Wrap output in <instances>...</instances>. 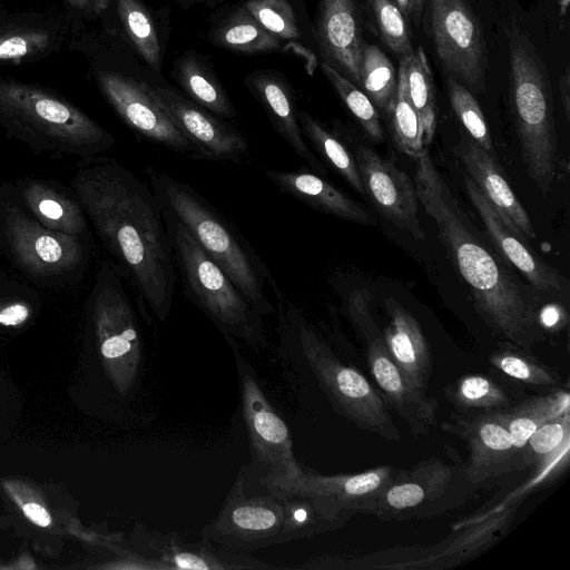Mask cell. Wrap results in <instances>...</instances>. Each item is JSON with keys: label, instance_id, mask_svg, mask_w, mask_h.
I'll return each instance as SVG.
<instances>
[{"label": "cell", "instance_id": "cell-18", "mask_svg": "<svg viewBox=\"0 0 570 570\" xmlns=\"http://www.w3.org/2000/svg\"><path fill=\"white\" fill-rule=\"evenodd\" d=\"M147 83V82H146ZM150 95L197 148L200 158L238 163L249 150L246 137L170 88L147 83Z\"/></svg>", "mask_w": 570, "mask_h": 570}, {"label": "cell", "instance_id": "cell-41", "mask_svg": "<svg viewBox=\"0 0 570 570\" xmlns=\"http://www.w3.org/2000/svg\"><path fill=\"white\" fill-rule=\"evenodd\" d=\"M382 41L401 58L414 49L407 18L394 0H368Z\"/></svg>", "mask_w": 570, "mask_h": 570}, {"label": "cell", "instance_id": "cell-6", "mask_svg": "<svg viewBox=\"0 0 570 570\" xmlns=\"http://www.w3.org/2000/svg\"><path fill=\"white\" fill-rule=\"evenodd\" d=\"M161 209L185 296L225 337L239 340L258 352L265 350L268 344L263 316L204 252L189 230L167 208L161 206Z\"/></svg>", "mask_w": 570, "mask_h": 570}, {"label": "cell", "instance_id": "cell-44", "mask_svg": "<svg viewBox=\"0 0 570 570\" xmlns=\"http://www.w3.org/2000/svg\"><path fill=\"white\" fill-rule=\"evenodd\" d=\"M29 316V308L22 303L8 304L0 309V324L14 326L23 323Z\"/></svg>", "mask_w": 570, "mask_h": 570}, {"label": "cell", "instance_id": "cell-19", "mask_svg": "<svg viewBox=\"0 0 570 570\" xmlns=\"http://www.w3.org/2000/svg\"><path fill=\"white\" fill-rule=\"evenodd\" d=\"M366 342L368 368L385 404L405 421L415 439L430 435L436 423L438 401L406 379L392 360L381 333Z\"/></svg>", "mask_w": 570, "mask_h": 570}, {"label": "cell", "instance_id": "cell-14", "mask_svg": "<svg viewBox=\"0 0 570 570\" xmlns=\"http://www.w3.org/2000/svg\"><path fill=\"white\" fill-rule=\"evenodd\" d=\"M442 426L466 442L469 460L463 469L474 487L488 488L503 475L527 469L500 410L472 417L455 416L452 424Z\"/></svg>", "mask_w": 570, "mask_h": 570}, {"label": "cell", "instance_id": "cell-48", "mask_svg": "<svg viewBox=\"0 0 570 570\" xmlns=\"http://www.w3.org/2000/svg\"><path fill=\"white\" fill-rule=\"evenodd\" d=\"M424 0H412V19L417 23L423 12Z\"/></svg>", "mask_w": 570, "mask_h": 570}, {"label": "cell", "instance_id": "cell-45", "mask_svg": "<svg viewBox=\"0 0 570 570\" xmlns=\"http://www.w3.org/2000/svg\"><path fill=\"white\" fill-rule=\"evenodd\" d=\"M24 514L36 524L47 527L51 522L48 511L37 503H27L23 507Z\"/></svg>", "mask_w": 570, "mask_h": 570}, {"label": "cell", "instance_id": "cell-3", "mask_svg": "<svg viewBox=\"0 0 570 570\" xmlns=\"http://www.w3.org/2000/svg\"><path fill=\"white\" fill-rule=\"evenodd\" d=\"M272 289L282 346L305 361L334 411L358 429L399 442L401 433L380 392L338 358L317 327L277 285Z\"/></svg>", "mask_w": 570, "mask_h": 570}, {"label": "cell", "instance_id": "cell-21", "mask_svg": "<svg viewBox=\"0 0 570 570\" xmlns=\"http://www.w3.org/2000/svg\"><path fill=\"white\" fill-rule=\"evenodd\" d=\"M314 38L326 63L361 86V26L354 0H317Z\"/></svg>", "mask_w": 570, "mask_h": 570}, {"label": "cell", "instance_id": "cell-12", "mask_svg": "<svg viewBox=\"0 0 570 570\" xmlns=\"http://www.w3.org/2000/svg\"><path fill=\"white\" fill-rule=\"evenodd\" d=\"M397 469L382 465L354 474L324 475L303 470L295 478L267 481L277 489L311 499L330 519L347 522L356 513H364L368 503L392 480Z\"/></svg>", "mask_w": 570, "mask_h": 570}, {"label": "cell", "instance_id": "cell-5", "mask_svg": "<svg viewBox=\"0 0 570 570\" xmlns=\"http://www.w3.org/2000/svg\"><path fill=\"white\" fill-rule=\"evenodd\" d=\"M0 126L37 151L96 157L114 136L63 97L31 82L0 76Z\"/></svg>", "mask_w": 570, "mask_h": 570}, {"label": "cell", "instance_id": "cell-4", "mask_svg": "<svg viewBox=\"0 0 570 570\" xmlns=\"http://www.w3.org/2000/svg\"><path fill=\"white\" fill-rule=\"evenodd\" d=\"M148 176L160 205L189 230L254 308L262 316L275 313L267 286L276 283L238 228L188 184L153 168L148 169Z\"/></svg>", "mask_w": 570, "mask_h": 570}, {"label": "cell", "instance_id": "cell-33", "mask_svg": "<svg viewBox=\"0 0 570 570\" xmlns=\"http://www.w3.org/2000/svg\"><path fill=\"white\" fill-rule=\"evenodd\" d=\"M297 117L304 137L311 141L324 163L330 165L353 189L364 194L355 158L341 139L325 129L307 111H297Z\"/></svg>", "mask_w": 570, "mask_h": 570}, {"label": "cell", "instance_id": "cell-43", "mask_svg": "<svg viewBox=\"0 0 570 570\" xmlns=\"http://www.w3.org/2000/svg\"><path fill=\"white\" fill-rule=\"evenodd\" d=\"M111 0H63L68 10L81 17L92 18L104 13Z\"/></svg>", "mask_w": 570, "mask_h": 570}, {"label": "cell", "instance_id": "cell-46", "mask_svg": "<svg viewBox=\"0 0 570 570\" xmlns=\"http://www.w3.org/2000/svg\"><path fill=\"white\" fill-rule=\"evenodd\" d=\"M538 321L539 325L550 331L560 330L563 324L561 312L553 307L546 308L541 316H538Z\"/></svg>", "mask_w": 570, "mask_h": 570}, {"label": "cell", "instance_id": "cell-50", "mask_svg": "<svg viewBox=\"0 0 570 570\" xmlns=\"http://www.w3.org/2000/svg\"><path fill=\"white\" fill-rule=\"evenodd\" d=\"M559 8H560V14L563 16L567 11L569 0H558Z\"/></svg>", "mask_w": 570, "mask_h": 570}, {"label": "cell", "instance_id": "cell-10", "mask_svg": "<svg viewBox=\"0 0 570 570\" xmlns=\"http://www.w3.org/2000/svg\"><path fill=\"white\" fill-rule=\"evenodd\" d=\"M225 338L232 347L236 364L254 472L267 481L297 476L304 469L294 455L287 424L266 396L254 367L240 352L237 341L228 336Z\"/></svg>", "mask_w": 570, "mask_h": 570}, {"label": "cell", "instance_id": "cell-29", "mask_svg": "<svg viewBox=\"0 0 570 570\" xmlns=\"http://www.w3.org/2000/svg\"><path fill=\"white\" fill-rule=\"evenodd\" d=\"M569 393L559 390L529 399L514 407L500 410L504 424L517 450H522L530 435L542 424L570 412Z\"/></svg>", "mask_w": 570, "mask_h": 570}, {"label": "cell", "instance_id": "cell-22", "mask_svg": "<svg viewBox=\"0 0 570 570\" xmlns=\"http://www.w3.org/2000/svg\"><path fill=\"white\" fill-rule=\"evenodd\" d=\"M463 183L501 257L518 269L534 289L546 294H561L564 284L562 275L532 252L525 245V239L502 222L466 173H463Z\"/></svg>", "mask_w": 570, "mask_h": 570}, {"label": "cell", "instance_id": "cell-32", "mask_svg": "<svg viewBox=\"0 0 570 570\" xmlns=\"http://www.w3.org/2000/svg\"><path fill=\"white\" fill-rule=\"evenodd\" d=\"M400 67L405 75L411 102L421 120L423 141L429 145L436 128V105L432 75L423 48L419 47L411 55L401 58Z\"/></svg>", "mask_w": 570, "mask_h": 570}, {"label": "cell", "instance_id": "cell-2", "mask_svg": "<svg viewBox=\"0 0 570 570\" xmlns=\"http://www.w3.org/2000/svg\"><path fill=\"white\" fill-rule=\"evenodd\" d=\"M414 160L417 200L435 223L439 239L468 285L475 309L497 333L530 352L543 338L534 301L474 235L428 150Z\"/></svg>", "mask_w": 570, "mask_h": 570}, {"label": "cell", "instance_id": "cell-26", "mask_svg": "<svg viewBox=\"0 0 570 570\" xmlns=\"http://www.w3.org/2000/svg\"><path fill=\"white\" fill-rule=\"evenodd\" d=\"M248 83L268 114L275 130L314 173L326 175V166L305 141L288 86L269 75L255 76Z\"/></svg>", "mask_w": 570, "mask_h": 570}, {"label": "cell", "instance_id": "cell-42", "mask_svg": "<svg viewBox=\"0 0 570 570\" xmlns=\"http://www.w3.org/2000/svg\"><path fill=\"white\" fill-rule=\"evenodd\" d=\"M244 8L264 29L281 40L302 37L293 7L287 0H247Z\"/></svg>", "mask_w": 570, "mask_h": 570}, {"label": "cell", "instance_id": "cell-25", "mask_svg": "<svg viewBox=\"0 0 570 570\" xmlns=\"http://www.w3.org/2000/svg\"><path fill=\"white\" fill-rule=\"evenodd\" d=\"M386 308L390 321L382 334L386 348L406 379L426 391L432 372V357L421 326L396 301L389 298Z\"/></svg>", "mask_w": 570, "mask_h": 570}, {"label": "cell", "instance_id": "cell-51", "mask_svg": "<svg viewBox=\"0 0 570 570\" xmlns=\"http://www.w3.org/2000/svg\"><path fill=\"white\" fill-rule=\"evenodd\" d=\"M0 7H2V4L0 3Z\"/></svg>", "mask_w": 570, "mask_h": 570}, {"label": "cell", "instance_id": "cell-17", "mask_svg": "<svg viewBox=\"0 0 570 570\" xmlns=\"http://www.w3.org/2000/svg\"><path fill=\"white\" fill-rule=\"evenodd\" d=\"M138 552L159 562L165 570L277 569L243 551L225 549L203 537L189 541L177 533L151 532L139 525L135 532Z\"/></svg>", "mask_w": 570, "mask_h": 570}, {"label": "cell", "instance_id": "cell-24", "mask_svg": "<svg viewBox=\"0 0 570 570\" xmlns=\"http://www.w3.org/2000/svg\"><path fill=\"white\" fill-rule=\"evenodd\" d=\"M265 175L281 190L318 212L360 224L375 223L366 208L323 175L308 170H266Z\"/></svg>", "mask_w": 570, "mask_h": 570}, {"label": "cell", "instance_id": "cell-28", "mask_svg": "<svg viewBox=\"0 0 570 570\" xmlns=\"http://www.w3.org/2000/svg\"><path fill=\"white\" fill-rule=\"evenodd\" d=\"M21 195L37 220L46 228L75 236L86 229L85 212L79 202L51 185L28 179L21 184Z\"/></svg>", "mask_w": 570, "mask_h": 570}, {"label": "cell", "instance_id": "cell-36", "mask_svg": "<svg viewBox=\"0 0 570 570\" xmlns=\"http://www.w3.org/2000/svg\"><path fill=\"white\" fill-rule=\"evenodd\" d=\"M361 87L376 107L389 114L396 96L397 79L392 62L375 45L363 48Z\"/></svg>", "mask_w": 570, "mask_h": 570}, {"label": "cell", "instance_id": "cell-47", "mask_svg": "<svg viewBox=\"0 0 570 570\" xmlns=\"http://www.w3.org/2000/svg\"><path fill=\"white\" fill-rule=\"evenodd\" d=\"M560 96L566 118L570 119V69L566 66L564 73L560 77Z\"/></svg>", "mask_w": 570, "mask_h": 570}, {"label": "cell", "instance_id": "cell-34", "mask_svg": "<svg viewBox=\"0 0 570 570\" xmlns=\"http://www.w3.org/2000/svg\"><path fill=\"white\" fill-rule=\"evenodd\" d=\"M119 19L136 51L156 71L160 69L161 50L156 24L139 0H116Z\"/></svg>", "mask_w": 570, "mask_h": 570}, {"label": "cell", "instance_id": "cell-39", "mask_svg": "<svg viewBox=\"0 0 570 570\" xmlns=\"http://www.w3.org/2000/svg\"><path fill=\"white\" fill-rule=\"evenodd\" d=\"M450 400L464 410L483 412L503 410L509 406L510 397L492 379L482 374H469L460 377L448 391Z\"/></svg>", "mask_w": 570, "mask_h": 570}, {"label": "cell", "instance_id": "cell-30", "mask_svg": "<svg viewBox=\"0 0 570 570\" xmlns=\"http://www.w3.org/2000/svg\"><path fill=\"white\" fill-rule=\"evenodd\" d=\"M176 71L177 81L195 104L223 118L236 115L228 95L199 57L184 56Z\"/></svg>", "mask_w": 570, "mask_h": 570}, {"label": "cell", "instance_id": "cell-7", "mask_svg": "<svg viewBox=\"0 0 570 570\" xmlns=\"http://www.w3.org/2000/svg\"><path fill=\"white\" fill-rule=\"evenodd\" d=\"M511 105L522 161L547 195L557 170L558 136L553 94L543 61L519 31L509 39Z\"/></svg>", "mask_w": 570, "mask_h": 570}, {"label": "cell", "instance_id": "cell-27", "mask_svg": "<svg viewBox=\"0 0 570 570\" xmlns=\"http://www.w3.org/2000/svg\"><path fill=\"white\" fill-rule=\"evenodd\" d=\"M570 412H567L538 428L528 439L522 458L525 468H531L535 481H551L569 463Z\"/></svg>", "mask_w": 570, "mask_h": 570}, {"label": "cell", "instance_id": "cell-8", "mask_svg": "<svg viewBox=\"0 0 570 570\" xmlns=\"http://www.w3.org/2000/svg\"><path fill=\"white\" fill-rule=\"evenodd\" d=\"M258 478L263 491L250 493L244 470L240 471L220 512L203 529L204 538L233 551L256 550L296 540L288 495Z\"/></svg>", "mask_w": 570, "mask_h": 570}, {"label": "cell", "instance_id": "cell-37", "mask_svg": "<svg viewBox=\"0 0 570 570\" xmlns=\"http://www.w3.org/2000/svg\"><path fill=\"white\" fill-rule=\"evenodd\" d=\"M489 361L504 375L529 385H554L559 381L556 372L512 343L500 345Z\"/></svg>", "mask_w": 570, "mask_h": 570}, {"label": "cell", "instance_id": "cell-20", "mask_svg": "<svg viewBox=\"0 0 570 570\" xmlns=\"http://www.w3.org/2000/svg\"><path fill=\"white\" fill-rule=\"evenodd\" d=\"M68 23L56 13L0 7V66L39 61L60 51Z\"/></svg>", "mask_w": 570, "mask_h": 570}, {"label": "cell", "instance_id": "cell-49", "mask_svg": "<svg viewBox=\"0 0 570 570\" xmlns=\"http://www.w3.org/2000/svg\"><path fill=\"white\" fill-rule=\"evenodd\" d=\"M407 20L412 19V0H394Z\"/></svg>", "mask_w": 570, "mask_h": 570}, {"label": "cell", "instance_id": "cell-9", "mask_svg": "<svg viewBox=\"0 0 570 570\" xmlns=\"http://www.w3.org/2000/svg\"><path fill=\"white\" fill-rule=\"evenodd\" d=\"M475 488L464 469L432 456L409 470L397 469L364 513L383 521L438 517L464 504Z\"/></svg>", "mask_w": 570, "mask_h": 570}, {"label": "cell", "instance_id": "cell-23", "mask_svg": "<svg viewBox=\"0 0 570 570\" xmlns=\"http://www.w3.org/2000/svg\"><path fill=\"white\" fill-rule=\"evenodd\" d=\"M454 153L502 222L524 239H534L537 232L530 216L511 189L498 160L470 137L461 138Z\"/></svg>", "mask_w": 570, "mask_h": 570}, {"label": "cell", "instance_id": "cell-31", "mask_svg": "<svg viewBox=\"0 0 570 570\" xmlns=\"http://www.w3.org/2000/svg\"><path fill=\"white\" fill-rule=\"evenodd\" d=\"M210 39L219 47L246 53L274 51L282 47V40L264 29L244 7L224 20Z\"/></svg>", "mask_w": 570, "mask_h": 570}, {"label": "cell", "instance_id": "cell-38", "mask_svg": "<svg viewBox=\"0 0 570 570\" xmlns=\"http://www.w3.org/2000/svg\"><path fill=\"white\" fill-rule=\"evenodd\" d=\"M321 69L370 139L382 141L384 131L380 117L367 95L331 65L323 61Z\"/></svg>", "mask_w": 570, "mask_h": 570}, {"label": "cell", "instance_id": "cell-16", "mask_svg": "<svg viewBox=\"0 0 570 570\" xmlns=\"http://www.w3.org/2000/svg\"><path fill=\"white\" fill-rule=\"evenodd\" d=\"M6 235L17 261L37 275H53L77 267L83 256L78 236L51 230L10 208L6 216Z\"/></svg>", "mask_w": 570, "mask_h": 570}, {"label": "cell", "instance_id": "cell-40", "mask_svg": "<svg viewBox=\"0 0 570 570\" xmlns=\"http://www.w3.org/2000/svg\"><path fill=\"white\" fill-rule=\"evenodd\" d=\"M446 89L451 106L469 137L497 159L489 126L472 92L451 76L446 78Z\"/></svg>", "mask_w": 570, "mask_h": 570}, {"label": "cell", "instance_id": "cell-13", "mask_svg": "<svg viewBox=\"0 0 570 570\" xmlns=\"http://www.w3.org/2000/svg\"><path fill=\"white\" fill-rule=\"evenodd\" d=\"M97 82L115 111L138 135L176 153L200 158L197 148L150 95L145 81L99 71Z\"/></svg>", "mask_w": 570, "mask_h": 570}, {"label": "cell", "instance_id": "cell-1", "mask_svg": "<svg viewBox=\"0 0 570 570\" xmlns=\"http://www.w3.org/2000/svg\"><path fill=\"white\" fill-rule=\"evenodd\" d=\"M71 187L99 237L164 323L173 307L177 272L161 205L150 186L108 158H85Z\"/></svg>", "mask_w": 570, "mask_h": 570}, {"label": "cell", "instance_id": "cell-15", "mask_svg": "<svg viewBox=\"0 0 570 570\" xmlns=\"http://www.w3.org/2000/svg\"><path fill=\"white\" fill-rule=\"evenodd\" d=\"M354 158L364 193L381 215L414 239L424 240L416 190L409 175L367 146H358Z\"/></svg>", "mask_w": 570, "mask_h": 570}, {"label": "cell", "instance_id": "cell-35", "mask_svg": "<svg viewBox=\"0 0 570 570\" xmlns=\"http://www.w3.org/2000/svg\"><path fill=\"white\" fill-rule=\"evenodd\" d=\"M387 115L391 118L394 142L397 149L416 159L424 150L423 130L420 117L411 102L405 75L401 67L396 96Z\"/></svg>", "mask_w": 570, "mask_h": 570}, {"label": "cell", "instance_id": "cell-11", "mask_svg": "<svg viewBox=\"0 0 570 570\" xmlns=\"http://www.w3.org/2000/svg\"><path fill=\"white\" fill-rule=\"evenodd\" d=\"M430 26L436 56L448 76L475 92L483 90L484 38L465 0H430Z\"/></svg>", "mask_w": 570, "mask_h": 570}]
</instances>
